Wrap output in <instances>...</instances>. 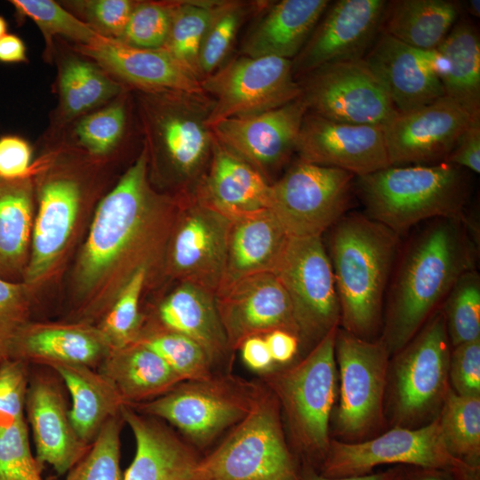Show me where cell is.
<instances>
[{
  "instance_id": "obj_14",
  "label": "cell",
  "mask_w": 480,
  "mask_h": 480,
  "mask_svg": "<svg viewBox=\"0 0 480 480\" xmlns=\"http://www.w3.org/2000/svg\"><path fill=\"white\" fill-rule=\"evenodd\" d=\"M297 82L308 112L332 121L384 127L397 113L364 60L324 65Z\"/></svg>"
},
{
  "instance_id": "obj_21",
  "label": "cell",
  "mask_w": 480,
  "mask_h": 480,
  "mask_svg": "<svg viewBox=\"0 0 480 480\" xmlns=\"http://www.w3.org/2000/svg\"><path fill=\"white\" fill-rule=\"evenodd\" d=\"M295 152L300 161L360 177L390 166L383 127L332 121L307 112Z\"/></svg>"
},
{
  "instance_id": "obj_33",
  "label": "cell",
  "mask_w": 480,
  "mask_h": 480,
  "mask_svg": "<svg viewBox=\"0 0 480 480\" xmlns=\"http://www.w3.org/2000/svg\"><path fill=\"white\" fill-rule=\"evenodd\" d=\"M158 316L168 331L186 335L202 346L212 362L228 349L215 295L197 285L181 283L160 304Z\"/></svg>"
},
{
  "instance_id": "obj_13",
  "label": "cell",
  "mask_w": 480,
  "mask_h": 480,
  "mask_svg": "<svg viewBox=\"0 0 480 480\" xmlns=\"http://www.w3.org/2000/svg\"><path fill=\"white\" fill-rule=\"evenodd\" d=\"M200 84L212 101L208 127L224 119L279 108L301 95L292 60L275 56L236 58L204 77Z\"/></svg>"
},
{
  "instance_id": "obj_11",
  "label": "cell",
  "mask_w": 480,
  "mask_h": 480,
  "mask_svg": "<svg viewBox=\"0 0 480 480\" xmlns=\"http://www.w3.org/2000/svg\"><path fill=\"white\" fill-rule=\"evenodd\" d=\"M450 345L444 316L438 309L397 352L393 387L396 423H419L442 407L450 389Z\"/></svg>"
},
{
  "instance_id": "obj_47",
  "label": "cell",
  "mask_w": 480,
  "mask_h": 480,
  "mask_svg": "<svg viewBox=\"0 0 480 480\" xmlns=\"http://www.w3.org/2000/svg\"><path fill=\"white\" fill-rule=\"evenodd\" d=\"M25 419L0 428V480H43L42 465L32 454Z\"/></svg>"
},
{
  "instance_id": "obj_39",
  "label": "cell",
  "mask_w": 480,
  "mask_h": 480,
  "mask_svg": "<svg viewBox=\"0 0 480 480\" xmlns=\"http://www.w3.org/2000/svg\"><path fill=\"white\" fill-rule=\"evenodd\" d=\"M121 86L95 64L82 60H68L60 73L61 105L68 116L89 110L121 92Z\"/></svg>"
},
{
  "instance_id": "obj_15",
  "label": "cell",
  "mask_w": 480,
  "mask_h": 480,
  "mask_svg": "<svg viewBox=\"0 0 480 480\" xmlns=\"http://www.w3.org/2000/svg\"><path fill=\"white\" fill-rule=\"evenodd\" d=\"M182 382L165 394L140 404L135 410L168 421L199 445L209 444L244 419L257 391L212 377Z\"/></svg>"
},
{
  "instance_id": "obj_42",
  "label": "cell",
  "mask_w": 480,
  "mask_h": 480,
  "mask_svg": "<svg viewBox=\"0 0 480 480\" xmlns=\"http://www.w3.org/2000/svg\"><path fill=\"white\" fill-rule=\"evenodd\" d=\"M139 341L156 353L182 381L212 378L211 357L189 337L167 330Z\"/></svg>"
},
{
  "instance_id": "obj_34",
  "label": "cell",
  "mask_w": 480,
  "mask_h": 480,
  "mask_svg": "<svg viewBox=\"0 0 480 480\" xmlns=\"http://www.w3.org/2000/svg\"><path fill=\"white\" fill-rule=\"evenodd\" d=\"M461 11V3L452 0L387 1L381 32L417 49H436Z\"/></svg>"
},
{
  "instance_id": "obj_45",
  "label": "cell",
  "mask_w": 480,
  "mask_h": 480,
  "mask_svg": "<svg viewBox=\"0 0 480 480\" xmlns=\"http://www.w3.org/2000/svg\"><path fill=\"white\" fill-rule=\"evenodd\" d=\"M147 274L148 268L145 266L132 272L105 318L102 336L110 349L119 348L135 341L140 324V297Z\"/></svg>"
},
{
  "instance_id": "obj_6",
  "label": "cell",
  "mask_w": 480,
  "mask_h": 480,
  "mask_svg": "<svg viewBox=\"0 0 480 480\" xmlns=\"http://www.w3.org/2000/svg\"><path fill=\"white\" fill-rule=\"evenodd\" d=\"M330 331L299 363L268 377L300 452L314 467L330 444L329 421L338 392L335 337Z\"/></svg>"
},
{
  "instance_id": "obj_28",
  "label": "cell",
  "mask_w": 480,
  "mask_h": 480,
  "mask_svg": "<svg viewBox=\"0 0 480 480\" xmlns=\"http://www.w3.org/2000/svg\"><path fill=\"white\" fill-rule=\"evenodd\" d=\"M331 2L282 0L270 5L243 44L244 56L294 59Z\"/></svg>"
},
{
  "instance_id": "obj_17",
  "label": "cell",
  "mask_w": 480,
  "mask_h": 480,
  "mask_svg": "<svg viewBox=\"0 0 480 480\" xmlns=\"http://www.w3.org/2000/svg\"><path fill=\"white\" fill-rule=\"evenodd\" d=\"M184 203L173 222L170 270L181 283L215 295L223 276L230 220L199 202L192 193Z\"/></svg>"
},
{
  "instance_id": "obj_31",
  "label": "cell",
  "mask_w": 480,
  "mask_h": 480,
  "mask_svg": "<svg viewBox=\"0 0 480 480\" xmlns=\"http://www.w3.org/2000/svg\"><path fill=\"white\" fill-rule=\"evenodd\" d=\"M98 371L112 382L125 405L153 400L182 382L156 353L139 340L110 349Z\"/></svg>"
},
{
  "instance_id": "obj_37",
  "label": "cell",
  "mask_w": 480,
  "mask_h": 480,
  "mask_svg": "<svg viewBox=\"0 0 480 480\" xmlns=\"http://www.w3.org/2000/svg\"><path fill=\"white\" fill-rule=\"evenodd\" d=\"M449 452L480 471V396H466L449 389L437 416Z\"/></svg>"
},
{
  "instance_id": "obj_36",
  "label": "cell",
  "mask_w": 480,
  "mask_h": 480,
  "mask_svg": "<svg viewBox=\"0 0 480 480\" xmlns=\"http://www.w3.org/2000/svg\"><path fill=\"white\" fill-rule=\"evenodd\" d=\"M32 228V190L27 178H0V277L22 268ZM9 281V280H8Z\"/></svg>"
},
{
  "instance_id": "obj_58",
  "label": "cell",
  "mask_w": 480,
  "mask_h": 480,
  "mask_svg": "<svg viewBox=\"0 0 480 480\" xmlns=\"http://www.w3.org/2000/svg\"><path fill=\"white\" fill-rule=\"evenodd\" d=\"M27 60L24 42L16 35L6 34L0 38V61L19 63Z\"/></svg>"
},
{
  "instance_id": "obj_16",
  "label": "cell",
  "mask_w": 480,
  "mask_h": 480,
  "mask_svg": "<svg viewBox=\"0 0 480 480\" xmlns=\"http://www.w3.org/2000/svg\"><path fill=\"white\" fill-rule=\"evenodd\" d=\"M473 116L444 95L407 112H397L383 127L390 165L445 163Z\"/></svg>"
},
{
  "instance_id": "obj_30",
  "label": "cell",
  "mask_w": 480,
  "mask_h": 480,
  "mask_svg": "<svg viewBox=\"0 0 480 480\" xmlns=\"http://www.w3.org/2000/svg\"><path fill=\"white\" fill-rule=\"evenodd\" d=\"M109 346L101 335L69 326L28 327L16 334L8 358L51 366L56 364H81L95 368L108 355Z\"/></svg>"
},
{
  "instance_id": "obj_9",
  "label": "cell",
  "mask_w": 480,
  "mask_h": 480,
  "mask_svg": "<svg viewBox=\"0 0 480 480\" xmlns=\"http://www.w3.org/2000/svg\"><path fill=\"white\" fill-rule=\"evenodd\" d=\"M389 355L381 339L365 340L337 329L340 396L335 425L341 441H363L381 426Z\"/></svg>"
},
{
  "instance_id": "obj_25",
  "label": "cell",
  "mask_w": 480,
  "mask_h": 480,
  "mask_svg": "<svg viewBox=\"0 0 480 480\" xmlns=\"http://www.w3.org/2000/svg\"><path fill=\"white\" fill-rule=\"evenodd\" d=\"M271 183L214 138L208 167L192 193L229 220L269 209Z\"/></svg>"
},
{
  "instance_id": "obj_46",
  "label": "cell",
  "mask_w": 480,
  "mask_h": 480,
  "mask_svg": "<svg viewBox=\"0 0 480 480\" xmlns=\"http://www.w3.org/2000/svg\"><path fill=\"white\" fill-rule=\"evenodd\" d=\"M173 3H136L119 42L140 49H161L168 37Z\"/></svg>"
},
{
  "instance_id": "obj_20",
  "label": "cell",
  "mask_w": 480,
  "mask_h": 480,
  "mask_svg": "<svg viewBox=\"0 0 480 480\" xmlns=\"http://www.w3.org/2000/svg\"><path fill=\"white\" fill-rule=\"evenodd\" d=\"M215 301L228 349L275 330L289 332L299 339L292 302L273 272L247 276L219 289Z\"/></svg>"
},
{
  "instance_id": "obj_38",
  "label": "cell",
  "mask_w": 480,
  "mask_h": 480,
  "mask_svg": "<svg viewBox=\"0 0 480 480\" xmlns=\"http://www.w3.org/2000/svg\"><path fill=\"white\" fill-rule=\"evenodd\" d=\"M215 2H174L169 35L161 48L199 81L201 46Z\"/></svg>"
},
{
  "instance_id": "obj_54",
  "label": "cell",
  "mask_w": 480,
  "mask_h": 480,
  "mask_svg": "<svg viewBox=\"0 0 480 480\" xmlns=\"http://www.w3.org/2000/svg\"><path fill=\"white\" fill-rule=\"evenodd\" d=\"M445 163L480 172V116L475 117L462 132Z\"/></svg>"
},
{
  "instance_id": "obj_52",
  "label": "cell",
  "mask_w": 480,
  "mask_h": 480,
  "mask_svg": "<svg viewBox=\"0 0 480 480\" xmlns=\"http://www.w3.org/2000/svg\"><path fill=\"white\" fill-rule=\"evenodd\" d=\"M449 380L456 394L480 396V339L453 347Z\"/></svg>"
},
{
  "instance_id": "obj_29",
  "label": "cell",
  "mask_w": 480,
  "mask_h": 480,
  "mask_svg": "<svg viewBox=\"0 0 480 480\" xmlns=\"http://www.w3.org/2000/svg\"><path fill=\"white\" fill-rule=\"evenodd\" d=\"M79 202V188L71 180H54L42 188L32 231L27 283H34L42 277L65 247L76 220Z\"/></svg>"
},
{
  "instance_id": "obj_3",
  "label": "cell",
  "mask_w": 480,
  "mask_h": 480,
  "mask_svg": "<svg viewBox=\"0 0 480 480\" xmlns=\"http://www.w3.org/2000/svg\"><path fill=\"white\" fill-rule=\"evenodd\" d=\"M332 227L329 258L340 301V324L356 337L372 340L381 325L399 235L354 212Z\"/></svg>"
},
{
  "instance_id": "obj_35",
  "label": "cell",
  "mask_w": 480,
  "mask_h": 480,
  "mask_svg": "<svg viewBox=\"0 0 480 480\" xmlns=\"http://www.w3.org/2000/svg\"><path fill=\"white\" fill-rule=\"evenodd\" d=\"M444 60L445 95L473 116H480V37L468 20H458L436 48Z\"/></svg>"
},
{
  "instance_id": "obj_44",
  "label": "cell",
  "mask_w": 480,
  "mask_h": 480,
  "mask_svg": "<svg viewBox=\"0 0 480 480\" xmlns=\"http://www.w3.org/2000/svg\"><path fill=\"white\" fill-rule=\"evenodd\" d=\"M11 4L37 25L48 47H51L52 39L56 36L72 40L77 45L89 44L100 36L84 20L54 1L11 0Z\"/></svg>"
},
{
  "instance_id": "obj_49",
  "label": "cell",
  "mask_w": 480,
  "mask_h": 480,
  "mask_svg": "<svg viewBox=\"0 0 480 480\" xmlns=\"http://www.w3.org/2000/svg\"><path fill=\"white\" fill-rule=\"evenodd\" d=\"M28 381L26 363L9 358L0 361V428L25 418Z\"/></svg>"
},
{
  "instance_id": "obj_43",
  "label": "cell",
  "mask_w": 480,
  "mask_h": 480,
  "mask_svg": "<svg viewBox=\"0 0 480 480\" xmlns=\"http://www.w3.org/2000/svg\"><path fill=\"white\" fill-rule=\"evenodd\" d=\"M121 416L108 420L86 454L67 473L65 480H124L120 467Z\"/></svg>"
},
{
  "instance_id": "obj_60",
  "label": "cell",
  "mask_w": 480,
  "mask_h": 480,
  "mask_svg": "<svg viewBox=\"0 0 480 480\" xmlns=\"http://www.w3.org/2000/svg\"><path fill=\"white\" fill-rule=\"evenodd\" d=\"M462 8L467 11L470 15L479 18L480 17V1L479 0H468L461 3Z\"/></svg>"
},
{
  "instance_id": "obj_61",
  "label": "cell",
  "mask_w": 480,
  "mask_h": 480,
  "mask_svg": "<svg viewBox=\"0 0 480 480\" xmlns=\"http://www.w3.org/2000/svg\"><path fill=\"white\" fill-rule=\"evenodd\" d=\"M7 22L3 16L0 15V38L7 33Z\"/></svg>"
},
{
  "instance_id": "obj_7",
  "label": "cell",
  "mask_w": 480,
  "mask_h": 480,
  "mask_svg": "<svg viewBox=\"0 0 480 480\" xmlns=\"http://www.w3.org/2000/svg\"><path fill=\"white\" fill-rule=\"evenodd\" d=\"M284 438L275 395L256 391L248 413L209 455L191 480H300Z\"/></svg>"
},
{
  "instance_id": "obj_26",
  "label": "cell",
  "mask_w": 480,
  "mask_h": 480,
  "mask_svg": "<svg viewBox=\"0 0 480 480\" xmlns=\"http://www.w3.org/2000/svg\"><path fill=\"white\" fill-rule=\"evenodd\" d=\"M121 418L131 428L136 443L134 459L124 480H191L199 461L195 452L160 420L130 405Z\"/></svg>"
},
{
  "instance_id": "obj_18",
  "label": "cell",
  "mask_w": 480,
  "mask_h": 480,
  "mask_svg": "<svg viewBox=\"0 0 480 480\" xmlns=\"http://www.w3.org/2000/svg\"><path fill=\"white\" fill-rule=\"evenodd\" d=\"M387 1L329 4L310 37L292 60L294 78L327 64L363 60L381 32Z\"/></svg>"
},
{
  "instance_id": "obj_55",
  "label": "cell",
  "mask_w": 480,
  "mask_h": 480,
  "mask_svg": "<svg viewBox=\"0 0 480 480\" xmlns=\"http://www.w3.org/2000/svg\"><path fill=\"white\" fill-rule=\"evenodd\" d=\"M271 357L274 362L284 364L291 361L296 355L300 340L294 334L275 330L264 336Z\"/></svg>"
},
{
  "instance_id": "obj_5",
  "label": "cell",
  "mask_w": 480,
  "mask_h": 480,
  "mask_svg": "<svg viewBox=\"0 0 480 480\" xmlns=\"http://www.w3.org/2000/svg\"><path fill=\"white\" fill-rule=\"evenodd\" d=\"M212 107L206 94L142 91L140 95L148 160L163 164L173 182L188 190L198 184L212 156L214 137L206 124Z\"/></svg>"
},
{
  "instance_id": "obj_40",
  "label": "cell",
  "mask_w": 480,
  "mask_h": 480,
  "mask_svg": "<svg viewBox=\"0 0 480 480\" xmlns=\"http://www.w3.org/2000/svg\"><path fill=\"white\" fill-rule=\"evenodd\" d=\"M442 311L452 347L480 339V276L476 269L458 278Z\"/></svg>"
},
{
  "instance_id": "obj_24",
  "label": "cell",
  "mask_w": 480,
  "mask_h": 480,
  "mask_svg": "<svg viewBox=\"0 0 480 480\" xmlns=\"http://www.w3.org/2000/svg\"><path fill=\"white\" fill-rule=\"evenodd\" d=\"M78 52L141 91H178L205 94L200 81L163 49H140L99 36Z\"/></svg>"
},
{
  "instance_id": "obj_48",
  "label": "cell",
  "mask_w": 480,
  "mask_h": 480,
  "mask_svg": "<svg viewBox=\"0 0 480 480\" xmlns=\"http://www.w3.org/2000/svg\"><path fill=\"white\" fill-rule=\"evenodd\" d=\"M126 114L122 104H114L81 119L76 128L80 143L95 155L111 151L121 140Z\"/></svg>"
},
{
  "instance_id": "obj_32",
  "label": "cell",
  "mask_w": 480,
  "mask_h": 480,
  "mask_svg": "<svg viewBox=\"0 0 480 480\" xmlns=\"http://www.w3.org/2000/svg\"><path fill=\"white\" fill-rule=\"evenodd\" d=\"M49 367L69 392L68 415L76 433L84 444L91 445L108 420L121 416L124 402L112 382L98 369L68 364Z\"/></svg>"
},
{
  "instance_id": "obj_8",
  "label": "cell",
  "mask_w": 480,
  "mask_h": 480,
  "mask_svg": "<svg viewBox=\"0 0 480 480\" xmlns=\"http://www.w3.org/2000/svg\"><path fill=\"white\" fill-rule=\"evenodd\" d=\"M387 464L441 469L460 480H480V471L449 452L437 417L420 428L396 427L363 441L331 440L317 470L328 477H346L370 474Z\"/></svg>"
},
{
  "instance_id": "obj_23",
  "label": "cell",
  "mask_w": 480,
  "mask_h": 480,
  "mask_svg": "<svg viewBox=\"0 0 480 480\" xmlns=\"http://www.w3.org/2000/svg\"><path fill=\"white\" fill-rule=\"evenodd\" d=\"M25 412L36 446V458L49 464L60 475H65L88 452L76 433L60 385L52 377H29Z\"/></svg>"
},
{
  "instance_id": "obj_53",
  "label": "cell",
  "mask_w": 480,
  "mask_h": 480,
  "mask_svg": "<svg viewBox=\"0 0 480 480\" xmlns=\"http://www.w3.org/2000/svg\"><path fill=\"white\" fill-rule=\"evenodd\" d=\"M29 144L18 136L0 138V178L16 180L26 178L31 162Z\"/></svg>"
},
{
  "instance_id": "obj_19",
  "label": "cell",
  "mask_w": 480,
  "mask_h": 480,
  "mask_svg": "<svg viewBox=\"0 0 480 480\" xmlns=\"http://www.w3.org/2000/svg\"><path fill=\"white\" fill-rule=\"evenodd\" d=\"M308 112L301 97L260 114L224 119L210 127L215 140L268 180L295 152Z\"/></svg>"
},
{
  "instance_id": "obj_57",
  "label": "cell",
  "mask_w": 480,
  "mask_h": 480,
  "mask_svg": "<svg viewBox=\"0 0 480 480\" xmlns=\"http://www.w3.org/2000/svg\"><path fill=\"white\" fill-rule=\"evenodd\" d=\"M406 466H395L391 468L370 474L346 476L328 477L322 475L315 467L305 463L300 471V480H400L404 476Z\"/></svg>"
},
{
  "instance_id": "obj_1",
  "label": "cell",
  "mask_w": 480,
  "mask_h": 480,
  "mask_svg": "<svg viewBox=\"0 0 480 480\" xmlns=\"http://www.w3.org/2000/svg\"><path fill=\"white\" fill-rule=\"evenodd\" d=\"M468 220L438 218L404 251L388 286L383 335L389 353L400 351L438 310L458 278L475 269Z\"/></svg>"
},
{
  "instance_id": "obj_2",
  "label": "cell",
  "mask_w": 480,
  "mask_h": 480,
  "mask_svg": "<svg viewBox=\"0 0 480 480\" xmlns=\"http://www.w3.org/2000/svg\"><path fill=\"white\" fill-rule=\"evenodd\" d=\"M144 146L134 164L102 199L95 212L79 265L83 285H95L123 260L148 268L146 257L173 225L176 204L150 188Z\"/></svg>"
},
{
  "instance_id": "obj_4",
  "label": "cell",
  "mask_w": 480,
  "mask_h": 480,
  "mask_svg": "<svg viewBox=\"0 0 480 480\" xmlns=\"http://www.w3.org/2000/svg\"><path fill=\"white\" fill-rule=\"evenodd\" d=\"M354 188L365 215L397 235L426 220H467L469 177L463 168L448 163L390 165L356 177Z\"/></svg>"
},
{
  "instance_id": "obj_51",
  "label": "cell",
  "mask_w": 480,
  "mask_h": 480,
  "mask_svg": "<svg viewBox=\"0 0 480 480\" xmlns=\"http://www.w3.org/2000/svg\"><path fill=\"white\" fill-rule=\"evenodd\" d=\"M26 317L23 287L0 277V361L8 358L12 341L27 324Z\"/></svg>"
},
{
  "instance_id": "obj_50",
  "label": "cell",
  "mask_w": 480,
  "mask_h": 480,
  "mask_svg": "<svg viewBox=\"0 0 480 480\" xmlns=\"http://www.w3.org/2000/svg\"><path fill=\"white\" fill-rule=\"evenodd\" d=\"M85 22L99 35L119 40L136 4L129 0H86L70 2Z\"/></svg>"
},
{
  "instance_id": "obj_56",
  "label": "cell",
  "mask_w": 480,
  "mask_h": 480,
  "mask_svg": "<svg viewBox=\"0 0 480 480\" xmlns=\"http://www.w3.org/2000/svg\"><path fill=\"white\" fill-rule=\"evenodd\" d=\"M240 348L244 362L254 371H267L274 363L264 337H250Z\"/></svg>"
},
{
  "instance_id": "obj_27",
  "label": "cell",
  "mask_w": 480,
  "mask_h": 480,
  "mask_svg": "<svg viewBox=\"0 0 480 480\" xmlns=\"http://www.w3.org/2000/svg\"><path fill=\"white\" fill-rule=\"evenodd\" d=\"M289 239L269 209L230 220L219 289L247 276L274 272Z\"/></svg>"
},
{
  "instance_id": "obj_10",
  "label": "cell",
  "mask_w": 480,
  "mask_h": 480,
  "mask_svg": "<svg viewBox=\"0 0 480 480\" xmlns=\"http://www.w3.org/2000/svg\"><path fill=\"white\" fill-rule=\"evenodd\" d=\"M356 176L299 160L271 183L269 210L290 237H321L348 209Z\"/></svg>"
},
{
  "instance_id": "obj_22",
  "label": "cell",
  "mask_w": 480,
  "mask_h": 480,
  "mask_svg": "<svg viewBox=\"0 0 480 480\" xmlns=\"http://www.w3.org/2000/svg\"><path fill=\"white\" fill-rule=\"evenodd\" d=\"M397 112H407L445 95L444 60L436 49L421 50L380 32L363 59Z\"/></svg>"
},
{
  "instance_id": "obj_59",
  "label": "cell",
  "mask_w": 480,
  "mask_h": 480,
  "mask_svg": "<svg viewBox=\"0 0 480 480\" xmlns=\"http://www.w3.org/2000/svg\"><path fill=\"white\" fill-rule=\"evenodd\" d=\"M406 467L400 480H460L453 474L441 469Z\"/></svg>"
},
{
  "instance_id": "obj_12",
  "label": "cell",
  "mask_w": 480,
  "mask_h": 480,
  "mask_svg": "<svg viewBox=\"0 0 480 480\" xmlns=\"http://www.w3.org/2000/svg\"><path fill=\"white\" fill-rule=\"evenodd\" d=\"M273 273L292 302L300 344L314 347L338 328L340 301L321 237H290Z\"/></svg>"
},
{
  "instance_id": "obj_41",
  "label": "cell",
  "mask_w": 480,
  "mask_h": 480,
  "mask_svg": "<svg viewBox=\"0 0 480 480\" xmlns=\"http://www.w3.org/2000/svg\"><path fill=\"white\" fill-rule=\"evenodd\" d=\"M257 4L238 1L215 2L200 51L201 80L214 72L222 62L243 20Z\"/></svg>"
}]
</instances>
